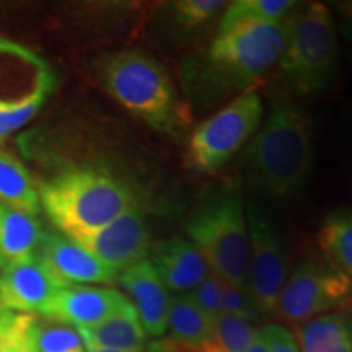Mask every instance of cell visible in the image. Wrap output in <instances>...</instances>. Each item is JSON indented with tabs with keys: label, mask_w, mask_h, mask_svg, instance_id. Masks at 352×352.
<instances>
[{
	"label": "cell",
	"mask_w": 352,
	"mask_h": 352,
	"mask_svg": "<svg viewBox=\"0 0 352 352\" xmlns=\"http://www.w3.org/2000/svg\"><path fill=\"white\" fill-rule=\"evenodd\" d=\"M87 352H144V349H135V351H127V349H104V347H94V346H85Z\"/></svg>",
	"instance_id": "obj_34"
},
{
	"label": "cell",
	"mask_w": 352,
	"mask_h": 352,
	"mask_svg": "<svg viewBox=\"0 0 352 352\" xmlns=\"http://www.w3.org/2000/svg\"><path fill=\"white\" fill-rule=\"evenodd\" d=\"M258 329L254 323L222 311L214 318L212 338L201 352H243Z\"/></svg>",
	"instance_id": "obj_24"
},
{
	"label": "cell",
	"mask_w": 352,
	"mask_h": 352,
	"mask_svg": "<svg viewBox=\"0 0 352 352\" xmlns=\"http://www.w3.org/2000/svg\"><path fill=\"white\" fill-rule=\"evenodd\" d=\"M245 173L258 191L287 197L307 182L314 164V126L303 109L280 101L246 144Z\"/></svg>",
	"instance_id": "obj_2"
},
{
	"label": "cell",
	"mask_w": 352,
	"mask_h": 352,
	"mask_svg": "<svg viewBox=\"0 0 352 352\" xmlns=\"http://www.w3.org/2000/svg\"><path fill=\"white\" fill-rule=\"evenodd\" d=\"M298 2L294 0H239L228 3L220 19L217 33L228 32L241 25L276 23L287 19Z\"/></svg>",
	"instance_id": "obj_23"
},
{
	"label": "cell",
	"mask_w": 352,
	"mask_h": 352,
	"mask_svg": "<svg viewBox=\"0 0 352 352\" xmlns=\"http://www.w3.org/2000/svg\"><path fill=\"white\" fill-rule=\"evenodd\" d=\"M131 308L134 307L129 298L116 289L72 285L57 290L41 310V315L46 320L77 329L94 327L100 321L111 318Z\"/></svg>",
	"instance_id": "obj_12"
},
{
	"label": "cell",
	"mask_w": 352,
	"mask_h": 352,
	"mask_svg": "<svg viewBox=\"0 0 352 352\" xmlns=\"http://www.w3.org/2000/svg\"><path fill=\"white\" fill-rule=\"evenodd\" d=\"M320 248L324 259L352 280V210H334L320 228Z\"/></svg>",
	"instance_id": "obj_22"
},
{
	"label": "cell",
	"mask_w": 352,
	"mask_h": 352,
	"mask_svg": "<svg viewBox=\"0 0 352 352\" xmlns=\"http://www.w3.org/2000/svg\"><path fill=\"white\" fill-rule=\"evenodd\" d=\"M145 352H184V351L179 349V347L176 346L170 338H164V340L151 342Z\"/></svg>",
	"instance_id": "obj_33"
},
{
	"label": "cell",
	"mask_w": 352,
	"mask_h": 352,
	"mask_svg": "<svg viewBox=\"0 0 352 352\" xmlns=\"http://www.w3.org/2000/svg\"><path fill=\"white\" fill-rule=\"evenodd\" d=\"M263 114L256 90L248 88L236 95L189 134L186 165L199 175L217 173L256 134Z\"/></svg>",
	"instance_id": "obj_7"
},
{
	"label": "cell",
	"mask_w": 352,
	"mask_h": 352,
	"mask_svg": "<svg viewBox=\"0 0 352 352\" xmlns=\"http://www.w3.org/2000/svg\"><path fill=\"white\" fill-rule=\"evenodd\" d=\"M77 333L85 346L104 349H144L147 341V333L140 324L135 308L100 321L94 327L77 328Z\"/></svg>",
	"instance_id": "obj_19"
},
{
	"label": "cell",
	"mask_w": 352,
	"mask_h": 352,
	"mask_svg": "<svg viewBox=\"0 0 352 352\" xmlns=\"http://www.w3.org/2000/svg\"><path fill=\"white\" fill-rule=\"evenodd\" d=\"M222 303L226 314L239 316V318L250 321V323L259 321L263 316L258 308L254 307L246 290L235 289L226 283H222Z\"/></svg>",
	"instance_id": "obj_29"
},
{
	"label": "cell",
	"mask_w": 352,
	"mask_h": 352,
	"mask_svg": "<svg viewBox=\"0 0 352 352\" xmlns=\"http://www.w3.org/2000/svg\"><path fill=\"white\" fill-rule=\"evenodd\" d=\"M39 204L64 235L91 232L134 208L124 183L98 168H70L43 183Z\"/></svg>",
	"instance_id": "obj_5"
},
{
	"label": "cell",
	"mask_w": 352,
	"mask_h": 352,
	"mask_svg": "<svg viewBox=\"0 0 352 352\" xmlns=\"http://www.w3.org/2000/svg\"><path fill=\"white\" fill-rule=\"evenodd\" d=\"M0 54L19 57L20 60L34 65L36 69H47V64L38 54H34L30 47H26L25 44L12 41V39L2 36V34H0Z\"/></svg>",
	"instance_id": "obj_31"
},
{
	"label": "cell",
	"mask_w": 352,
	"mask_h": 352,
	"mask_svg": "<svg viewBox=\"0 0 352 352\" xmlns=\"http://www.w3.org/2000/svg\"><path fill=\"white\" fill-rule=\"evenodd\" d=\"M243 352H270V341H267L266 327L258 329L254 340L250 342Z\"/></svg>",
	"instance_id": "obj_32"
},
{
	"label": "cell",
	"mask_w": 352,
	"mask_h": 352,
	"mask_svg": "<svg viewBox=\"0 0 352 352\" xmlns=\"http://www.w3.org/2000/svg\"><path fill=\"white\" fill-rule=\"evenodd\" d=\"M52 70L44 69L36 74L33 88L28 94L15 100L0 98V142L36 116L47 95L52 91Z\"/></svg>",
	"instance_id": "obj_21"
},
{
	"label": "cell",
	"mask_w": 352,
	"mask_h": 352,
	"mask_svg": "<svg viewBox=\"0 0 352 352\" xmlns=\"http://www.w3.org/2000/svg\"><path fill=\"white\" fill-rule=\"evenodd\" d=\"M59 290L34 256L0 270V314H41Z\"/></svg>",
	"instance_id": "obj_14"
},
{
	"label": "cell",
	"mask_w": 352,
	"mask_h": 352,
	"mask_svg": "<svg viewBox=\"0 0 352 352\" xmlns=\"http://www.w3.org/2000/svg\"><path fill=\"white\" fill-rule=\"evenodd\" d=\"M342 8H344V12L349 13L352 16V2H347V3H342Z\"/></svg>",
	"instance_id": "obj_35"
},
{
	"label": "cell",
	"mask_w": 352,
	"mask_h": 352,
	"mask_svg": "<svg viewBox=\"0 0 352 352\" xmlns=\"http://www.w3.org/2000/svg\"><path fill=\"white\" fill-rule=\"evenodd\" d=\"M250 259L246 292L261 315H276L287 280V259L276 228L256 202H246Z\"/></svg>",
	"instance_id": "obj_9"
},
{
	"label": "cell",
	"mask_w": 352,
	"mask_h": 352,
	"mask_svg": "<svg viewBox=\"0 0 352 352\" xmlns=\"http://www.w3.org/2000/svg\"><path fill=\"white\" fill-rule=\"evenodd\" d=\"M300 352H352V311H336L298 327Z\"/></svg>",
	"instance_id": "obj_18"
},
{
	"label": "cell",
	"mask_w": 352,
	"mask_h": 352,
	"mask_svg": "<svg viewBox=\"0 0 352 352\" xmlns=\"http://www.w3.org/2000/svg\"><path fill=\"white\" fill-rule=\"evenodd\" d=\"M43 235L36 217L0 202V270L36 256Z\"/></svg>",
	"instance_id": "obj_16"
},
{
	"label": "cell",
	"mask_w": 352,
	"mask_h": 352,
	"mask_svg": "<svg viewBox=\"0 0 352 352\" xmlns=\"http://www.w3.org/2000/svg\"><path fill=\"white\" fill-rule=\"evenodd\" d=\"M352 308V280L324 258L308 256L298 263L277 302L276 315L289 323Z\"/></svg>",
	"instance_id": "obj_8"
},
{
	"label": "cell",
	"mask_w": 352,
	"mask_h": 352,
	"mask_svg": "<svg viewBox=\"0 0 352 352\" xmlns=\"http://www.w3.org/2000/svg\"><path fill=\"white\" fill-rule=\"evenodd\" d=\"M100 80L122 108L158 132L182 140L191 124L170 74L140 51H120L100 64Z\"/></svg>",
	"instance_id": "obj_3"
},
{
	"label": "cell",
	"mask_w": 352,
	"mask_h": 352,
	"mask_svg": "<svg viewBox=\"0 0 352 352\" xmlns=\"http://www.w3.org/2000/svg\"><path fill=\"white\" fill-rule=\"evenodd\" d=\"M170 340L184 352H201L212 338L214 320L189 298L176 296L170 302Z\"/></svg>",
	"instance_id": "obj_17"
},
{
	"label": "cell",
	"mask_w": 352,
	"mask_h": 352,
	"mask_svg": "<svg viewBox=\"0 0 352 352\" xmlns=\"http://www.w3.org/2000/svg\"><path fill=\"white\" fill-rule=\"evenodd\" d=\"M184 230L215 277L232 287L246 290L250 240L245 202L239 188L222 184L208 189L189 212Z\"/></svg>",
	"instance_id": "obj_4"
},
{
	"label": "cell",
	"mask_w": 352,
	"mask_h": 352,
	"mask_svg": "<svg viewBox=\"0 0 352 352\" xmlns=\"http://www.w3.org/2000/svg\"><path fill=\"white\" fill-rule=\"evenodd\" d=\"M151 263L168 292L179 296L195 290L212 274L199 250L184 236H173L153 246Z\"/></svg>",
	"instance_id": "obj_15"
},
{
	"label": "cell",
	"mask_w": 352,
	"mask_h": 352,
	"mask_svg": "<svg viewBox=\"0 0 352 352\" xmlns=\"http://www.w3.org/2000/svg\"><path fill=\"white\" fill-rule=\"evenodd\" d=\"M287 34L279 57V78L296 95H316L331 83L340 44L331 12L320 2L298 3L285 19Z\"/></svg>",
	"instance_id": "obj_6"
},
{
	"label": "cell",
	"mask_w": 352,
	"mask_h": 352,
	"mask_svg": "<svg viewBox=\"0 0 352 352\" xmlns=\"http://www.w3.org/2000/svg\"><path fill=\"white\" fill-rule=\"evenodd\" d=\"M147 336L162 338L168 329L170 292L151 259L132 264L118 274Z\"/></svg>",
	"instance_id": "obj_13"
},
{
	"label": "cell",
	"mask_w": 352,
	"mask_h": 352,
	"mask_svg": "<svg viewBox=\"0 0 352 352\" xmlns=\"http://www.w3.org/2000/svg\"><path fill=\"white\" fill-rule=\"evenodd\" d=\"M36 258L59 289L118 279L116 272L64 233H44Z\"/></svg>",
	"instance_id": "obj_11"
},
{
	"label": "cell",
	"mask_w": 352,
	"mask_h": 352,
	"mask_svg": "<svg viewBox=\"0 0 352 352\" xmlns=\"http://www.w3.org/2000/svg\"><path fill=\"white\" fill-rule=\"evenodd\" d=\"M186 296L212 320L223 311L222 280L214 274H210L208 279L202 280L195 290H191Z\"/></svg>",
	"instance_id": "obj_28"
},
{
	"label": "cell",
	"mask_w": 352,
	"mask_h": 352,
	"mask_svg": "<svg viewBox=\"0 0 352 352\" xmlns=\"http://www.w3.org/2000/svg\"><path fill=\"white\" fill-rule=\"evenodd\" d=\"M287 23L241 25L217 33L204 51L182 67L183 90L197 107L235 98L279 63Z\"/></svg>",
	"instance_id": "obj_1"
},
{
	"label": "cell",
	"mask_w": 352,
	"mask_h": 352,
	"mask_svg": "<svg viewBox=\"0 0 352 352\" xmlns=\"http://www.w3.org/2000/svg\"><path fill=\"white\" fill-rule=\"evenodd\" d=\"M78 245L120 274L132 264L147 259L151 252V233L139 206L127 210L113 222L91 232L70 235Z\"/></svg>",
	"instance_id": "obj_10"
},
{
	"label": "cell",
	"mask_w": 352,
	"mask_h": 352,
	"mask_svg": "<svg viewBox=\"0 0 352 352\" xmlns=\"http://www.w3.org/2000/svg\"><path fill=\"white\" fill-rule=\"evenodd\" d=\"M0 202L33 217H36L41 209L38 189L28 170L19 158L2 148H0Z\"/></svg>",
	"instance_id": "obj_20"
},
{
	"label": "cell",
	"mask_w": 352,
	"mask_h": 352,
	"mask_svg": "<svg viewBox=\"0 0 352 352\" xmlns=\"http://www.w3.org/2000/svg\"><path fill=\"white\" fill-rule=\"evenodd\" d=\"M38 352H87L76 328L46 320L38 323Z\"/></svg>",
	"instance_id": "obj_27"
},
{
	"label": "cell",
	"mask_w": 352,
	"mask_h": 352,
	"mask_svg": "<svg viewBox=\"0 0 352 352\" xmlns=\"http://www.w3.org/2000/svg\"><path fill=\"white\" fill-rule=\"evenodd\" d=\"M226 7L222 0H179L170 6V20L182 32H195L210 23Z\"/></svg>",
	"instance_id": "obj_26"
},
{
	"label": "cell",
	"mask_w": 352,
	"mask_h": 352,
	"mask_svg": "<svg viewBox=\"0 0 352 352\" xmlns=\"http://www.w3.org/2000/svg\"><path fill=\"white\" fill-rule=\"evenodd\" d=\"M266 333L270 352H300L296 334L290 333L283 324H267Z\"/></svg>",
	"instance_id": "obj_30"
},
{
	"label": "cell",
	"mask_w": 352,
	"mask_h": 352,
	"mask_svg": "<svg viewBox=\"0 0 352 352\" xmlns=\"http://www.w3.org/2000/svg\"><path fill=\"white\" fill-rule=\"evenodd\" d=\"M39 318L33 314H0V352H38Z\"/></svg>",
	"instance_id": "obj_25"
}]
</instances>
